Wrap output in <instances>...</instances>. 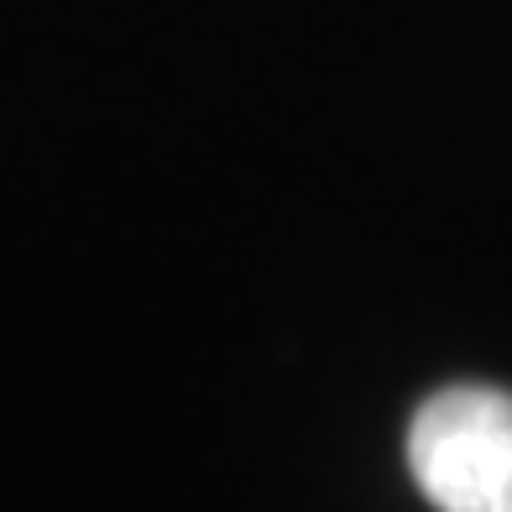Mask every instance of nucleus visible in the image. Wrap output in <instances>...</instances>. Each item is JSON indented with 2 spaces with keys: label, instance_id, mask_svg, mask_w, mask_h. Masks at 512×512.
Masks as SVG:
<instances>
[{
  "label": "nucleus",
  "instance_id": "obj_1",
  "mask_svg": "<svg viewBox=\"0 0 512 512\" xmlns=\"http://www.w3.org/2000/svg\"><path fill=\"white\" fill-rule=\"evenodd\" d=\"M408 471L439 512H512V392H434L408 424Z\"/></svg>",
  "mask_w": 512,
  "mask_h": 512
}]
</instances>
